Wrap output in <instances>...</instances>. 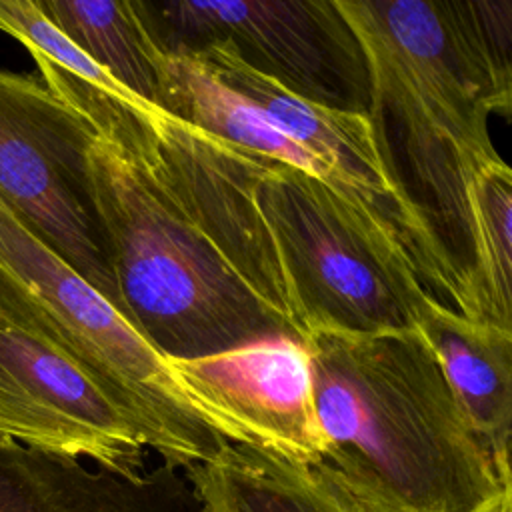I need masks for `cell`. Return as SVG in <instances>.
Listing matches in <instances>:
<instances>
[{
    "instance_id": "cell-1",
    "label": "cell",
    "mask_w": 512,
    "mask_h": 512,
    "mask_svg": "<svg viewBox=\"0 0 512 512\" xmlns=\"http://www.w3.org/2000/svg\"><path fill=\"white\" fill-rule=\"evenodd\" d=\"M370 72L368 122L436 302L484 320L472 192L500 162L490 116L512 102L510 0H334Z\"/></svg>"
},
{
    "instance_id": "cell-2",
    "label": "cell",
    "mask_w": 512,
    "mask_h": 512,
    "mask_svg": "<svg viewBox=\"0 0 512 512\" xmlns=\"http://www.w3.org/2000/svg\"><path fill=\"white\" fill-rule=\"evenodd\" d=\"M44 86L94 128L88 172L122 316L164 358H198L294 338L236 278L184 208L142 110L54 68ZM296 340V338H294Z\"/></svg>"
},
{
    "instance_id": "cell-3",
    "label": "cell",
    "mask_w": 512,
    "mask_h": 512,
    "mask_svg": "<svg viewBox=\"0 0 512 512\" xmlns=\"http://www.w3.org/2000/svg\"><path fill=\"white\" fill-rule=\"evenodd\" d=\"M302 346L324 438L320 464L364 512H476L512 488L420 328L318 332Z\"/></svg>"
},
{
    "instance_id": "cell-4",
    "label": "cell",
    "mask_w": 512,
    "mask_h": 512,
    "mask_svg": "<svg viewBox=\"0 0 512 512\" xmlns=\"http://www.w3.org/2000/svg\"><path fill=\"white\" fill-rule=\"evenodd\" d=\"M0 320L66 354L186 470L226 440L188 404L166 358L0 202Z\"/></svg>"
},
{
    "instance_id": "cell-5",
    "label": "cell",
    "mask_w": 512,
    "mask_h": 512,
    "mask_svg": "<svg viewBox=\"0 0 512 512\" xmlns=\"http://www.w3.org/2000/svg\"><path fill=\"white\" fill-rule=\"evenodd\" d=\"M258 202L312 334L416 330L434 296L396 232L358 196L262 158Z\"/></svg>"
},
{
    "instance_id": "cell-6",
    "label": "cell",
    "mask_w": 512,
    "mask_h": 512,
    "mask_svg": "<svg viewBox=\"0 0 512 512\" xmlns=\"http://www.w3.org/2000/svg\"><path fill=\"white\" fill-rule=\"evenodd\" d=\"M158 50L200 54L224 46L292 94L368 114L370 72L334 0H134Z\"/></svg>"
},
{
    "instance_id": "cell-7",
    "label": "cell",
    "mask_w": 512,
    "mask_h": 512,
    "mask_svg": "<svg viewBox=\"0 0 512 512\" xmlns=\"http://www.w3.org/2000/svg\"><path fill=\"white\" fill-rule=\"evenodd\" d=\"M92 140L86 118L44 82L0 68V202L118 308L88 172Z\"/></svg>"
},
{
    "instance_id": "cell-8",
    "label": "cell",
    "mask_w": 512,
    "mask_h": 512,
    "mask_svg": "<svg viewBox=\"0 0 512 512\" xmlns=\"http://www.w3.org/2000/svg\"><path fill=\"white\" fill-rule=\"evenodd\" d=\"M172 190L250 294L306 342L292 286L258 202L260 154L194 128L156 106L142 110Z\"/></svg>"
},
{
    "instance_id": "cell-9",
    "label": "cell",
    "mask_w": 512,
    "mask_h": 512,
    "mask_svg": "<svg viewBox=\"0 0 512 512\" xmlns=\"http://www.w3.org/2000/svg\"><path fill=\"white\" fill-rule=\"evenodd\" d=\"M0 434L26 448L140 472L146 428L66 354L0 320Z\"/></svg>"
},
{
    "instance_id": "cell-10",
    "label": "cell",
    "mask_w": 512,
    "mask_h": 512,
    "mask_svg": "<svg viewBox=\"0 0 512 512\" xmlns=\"http://www.w3.org/2000/svg\"><path fill=\"white\" fill-rule=\"evenodd\" d=\"M192 410L226 442L320 464V432L306 348L286 336L198 358H166Z\"/></svg>"
},
{
    "instance_id": "cell-11",
    "label": "cell",
    "mask_w": 512,
    "mask_h": 512,
    "mask_svg": "<svg viewBox=\"0 0 512 512\" xmlns=\"http://www.w3.org/2000/svg\"><path fill=\"white\" fill-rule=\"evenodd\" d=\"M0 512H202L184 470L160 462L140 472L0 446Z\"/></svg>"
},
{
    "instance_id": "cell-12",
    "label": "cell",
    "mask_w": 512,
    "mask_h": 512,
    "mask_svg": "<svg viewBox=\"0 0 512 512\" xmlns=\"http://www.w3.org/2000/svg\"><path fill=\"white\" fill-rule=\"evenodd\" d=\"M194 56L204 58L222 82L254 102L288 138L328 162L348 190L362 198L406 248L404 220L386 182L366 116L308 102L258 74L224 46H208Z\"/></svg>"
},
{
    "instance_id": "cell-13",
    "label": "cell",
    "mask_w": 512,
    "mask_h": 512,
    "mask_svg": "<svg viewBox=\"0 0 512 512\" xmlns=\"http://www.w3.org/2000/svg\"><path fill=\"white\" fill-rule=\"evenodd\" d=\"M156 76V108L166 114L244 150L312 174L346 194H354L328 162L278 130L254 102L222 82L204 58L158 50Z\"/></svg>"
},
{
    "instance_id": "cell-14",
    "label": "cell",
    "mask_w": 512,
    "mask_h": 512,
    "mask_svg": "<svg viewBox=\"0 0 512 512\" xmlns=\"http://www.w3.org/2000/svg\"><path fill=\"white\" fill-rule=\"evenodd\" d=\"M442 372L498 470L510 474L512 332L432 302L420 322Z\"/></svg>"
},
{
    "instance_id": "cell-15",
    "label": "cell",
    "mask_w": 512,
    "mask_h": 512,
    "mask_svg": "<svg viewBox=\"0 0 512 512\" xmlns=\"http://www.w3.org/2000/svg\"><path fill=\"white\" fill-rule=\"evenodd\" d=\"M202 512H364L324 464L226 442L184 470Z\"/></svg>"
},
{
    "instance_id": "cell-16",
    "label": "cell",
    "mask_w": 512,
    "mask_h": 512,
    "mask_svg": "<svg viewBox=\"0 0 512 512\" xmlns=\"http://www.w3.org/2000/svg\"><path fill=\"white\" fill-rule=\"evenodd\" d=\"M42 14L142 102L156 106V44L134 0H36Z\"/></svg>"
},
{
    "instance_id": "cell-17",
    "label": "cell",
    "mask_w": 512,
    "mask_h": 512,
    "mask_svg": "<svg viewBox=\"0 0 512 512\" xmlns=\"http://www.w3.org/2000/svg\"><path fill=\"white\" fill-rule=\"evenodd\" d=\"M472 206L484 320L512 332V170L504 160L478 176Z\"/></svg>"
},
{
    "instance_id": "cell-18",
    "label": "cell",
    "mask_w": 512,
    "mask_h": 512,
    "mask_svg": "<svg viewBox=\"0 0 512 512\" xmlns=\"http://www.w3.org/2000/svg\"><path fill=\"white\" fill-rule=\"evenodd\" d=\"M476 512H512V488L504 490L500 496H496L492 502L478 508Z\"/></svg>"
},
{
    "instance_id": "cell-19",
    "label": "cell",
    "mask_w": 512,
    "mask_h": 512,
    "mask_svg": "<svg viewBox=\"0 0 512 512\" xmlns=\"http://www.w3.org/2000/svg\"><path fill=\"white\" fill-rule=\"evenodd\" d=\"M6 444H12V440H8L6 436H2V434H0V446H6Z\"/></svg>"
}]
</instances>
